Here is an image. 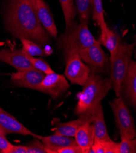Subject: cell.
Returning <instances> with one entry per match:
<instances>
[{"mask_svg": "<svg viewBox=\"0 0 136 153\" xmlns=\"http://www.w3.org/2000/svg\"><path fill=\"white\" fill-rule=\"evenodd\" d=\"M98 42L109 51L111 56L115 53L121 43L119 36L108 27L101 28V36Z\"/></svg>", "mask_w": 136, "mask_h": 153, "instance_id": "18", "label": "cell"}, {"mask_svg": "<svg viewBox=\"0 0 136 153\" xmlns=\"http://www.w3.org/2000/svg\"><path fill=\"white\" fill-rule=\"evenodd\" d=\"M82 87V91L77 95L78 101L74 111L78 116L92 114L112 89L109 78L92 72Z\"/></svg>", "mask_w": 136, "mask_h": 153, "instance_id": "2", "label": "cell"}, {"mask_svg": "<svg viewBox=\"0 0 136 153\" xmlns=\"http://www.w3.org/2000/svg\"><path fill=\"white\" fill-rule=\"evenodd\" d=\"M126 100L131 105L135 108L136 105V63L134 60L131 59L122 84V91Z\"/></svg>", "mask_w": 136, "mask_h": 153, "instance_id": "13", "label": "cell"}, {"mask_svg": "<svg viewBox=\"0 0 136 153\" xmlns=\"http://www.w3.org/2000/svg\"><path fill=\"white\" fill-rule=\"evenodd\" d=\"M93 19L97 23L101 28H106L108 26L104 17V10L102 0H92Z\"/></svg>", "mask_w": 136, "mask_h": 153, "instance_id": "23", "label": "cell"}, {"mask_svg": "<svg viewBox=\"0 0 136 153\" xmlns=\"http://www.w3.org/2000/svg\"><path fill=\"white\" fill-rule=\"evenodd\" d=\"M59 1L63 10L67 29L74 22V19L77 14L76 7L74 5L73 0H59Z\"/></svg>", "mask_w": 136, "mask_h": 153, "instance_id": "20", "label": "cell"}, {"mask_svg": "<svg viewBox=\"0 0 136 153\" xmlns=\"http://www.w3.org/2000/svg\"><path fill=\"white\" fill-rule=\"evenodd\" d=\"M13 145L11 144L5 137V135L0 134V151L3 153H9Z\"/></svg>", "mask_w": 136, "mask_h": 153, "instance_id": "27", "label": "cell"}, {"mask_svg": "<svg viewBox=\"0 0 136 153\" xmlns=\"http://www.w3.org/2000/svg\"><path fill=\"white\" fill-rule=\"evenodd\" d=\"M24 52V51H23ZM25 56L27 57L29 62L31 63L34 68L41 71L45 74H47L54 72L50 66L41 58H36L34 56H30L24 52Z\"/></svg>", "mask_w": 136, "mask_h": 153, "instance_id": "24", "label": "cell"}, {"mask_svg": "<svg viewBox=\"0 0 136 153\" xmlns=\"http://www.w3.org/2000/svg\"><path fill=\"white\" fill-rule=\"evenodd\" d=\"M9 153H27L26 146H13Z\"/></svg>", "mask_w": 136, "mask_h": 153, "instance_id": "29", "label": "cell"}, {"mask_svg": "<svg viewBox=\"0 0 136 153\" xmlns=\"http://www.w3.org/2000/svg\"><path fill=\"white\" fill-rule=\"evenodd\" d=\"M79 55L92 73L110 75L109 59L98 40L94 45L80 51Z\"/></svg>", "mask_w": 136, "mask_h": 153, "instance_id": "5", "label": "cell"}, {"mask_svg": "<svg viewBox=\"0 0 136 153\" xmlns=\"http://www.w3.org/2000/svg\"><path fill=\"white\" fill-rule=\"evenodd\" d=\"M118 143L109 141H94L90 151L93 153H118Z\"/></svg>", "mask_w": 136, "mask_h": 153, "instance_id": "19", "label": "cell"}, {"mask_svg": "<svg viewBox=\"0 0 136 153\" xmlns=\"http://www.w3.org/2000/svg\"><path fill=\"white\" fill-rule=\"evenodd\" d=\"M91 123H86L82 125L74 136L78 145L82 149L84 153L90 152L94 143V125H91Z\"/></svg>", "mask_w": 136, "mask_h": 153, "instance_id": "15", "label": "cell"}, {"mask_svg": "<svg viewBox=\"0 0 136 153\" xmlns=\"http://www.w3.org/2000/svg\"><path fill=\"white\" fill-rule=\"evenodd\" d=\"M0 131L5 135L9 134H18L23 135H31L40 140L42 137L27 129L16 118L3 110L1 107H0Z\"/></svg>", "mask_w": 136, "mask_h": 153, "instance_id": "10", "label": "cell"}, {"mask_svg": "<svg viewBox=\"0 0 136 153\" xmlns=\"http://www.w3.org/2000/svg\"><path fill=\"white\" fill-rule=\"evenodd\" d=\"M0 152H1V151H0Z\"/></svg>", "mask_w": 136, "mask_h": 153, "instance_id": "31", "label": "cell"}, {"mask_svg": "<svg viewBox=\"0 0 136 153\" xmlns=\"http://www.w3.org/2000/svg\"><path fill=\"white\" fill-rule=\"evenodd\" d=\"M134 44L120 43L115 53L110 56V81L117 97L121 96L122 84L132 56Z\"/></svg>", "mask_w": 136, "mask_h": 153, "instance_id": "4", "label": "cell"}, {"mask_svg": "<svg viewBox=\"0 0 136 153\" xmlns=\"http://www.w3.org/2000/svg\"><path fill=\"white\" fill-rule=\"evenodd\" d=\"M109 105L114 115L121 136L127 139L135 138L136 131L134 118L122 97L114 99Z\"/></svg>", "mask_w": 136, "mask_h": 153, "instance_id": "6", "label": "cell"}, {"mask_svg": "<svg viewBox=\"0 0 136 153\" xmlns=\"http://www.w3.org/2000/svg\"><path fill=\"white\" fill-rule=\"evenodd\" d=\"M80 22H88L92 9V0H75Z\"/></svg>", "mask_w": 136, "mask_h": 153, "instance_id": "21", "label": "cell"}, {"mask_svg": "<svg viewBox=\"0 0 136 153\" xmlns=\"http://www.w3.org/2000/svg\"><path fill=\"white\" fill-rule=\"evenodd\" d=\"M42 142L53 153H57L58 150L71 145H78L74 138L54 134L52 135L42 137Z\"/></svg>", "mask_w": 136, "mask_h": 153, "instance_id": "17", "label": "cell"}, {"mask_svg": "<svg viewBox=\"0 0 136 153\" xmlns=\"http://www.w3.org/2000/svg\"><path fill=\"white\" fill-rule=\"evenodd\" d=\"M57 153H84L78 145H71L58 150Z\"/></svg>", "mask_w": 136, "mask_h": 153, "instance_id": "28", "label": "cell"}, {"mask_svg": "<svg viewBox=\"0 0 136 153\" xmlns=\"http://www.w3.org/2000/svg\"><path fill=\"white\" fill-rule=\"evenodd\" d=\"M27 153H53L42 142L35 140L28 146H26Z\"/></svg>", "mask_w": 136, "mask_h": 153, "instance_id": "26", "label": "cell"}, {"mask_svg": "<svg viewBox=\"0 0 136 153\" xmlns=\"http://www.w3.org/2000/svg\"><path fill=\"white\" fill-rule=\"evenodd\" d=\"M0 134H2V133H1V131H0Z\"/></svg>", "mask_w": 136, "mask_h": 153, "instance_id": "30", "label": "cell"}, {"mask_svg": "<svg viewBox=\"0 0 136 153\" xmlns=\"http://www.w3.org/2000/svg\"><path fill=\"white\" fill-rule=\"evenodd\" d=\"M45 76V74L36 68L27 69L13 73L11 82L17 87L36 90Z\"/></svg>", "mask_w": 136, "mask_h": 153, "instance_id": "9", "label": "cell"}, {"mask_svg": "<svg viewBox=\"0 0 136 153\" xmlns=\"http://www.w3.org/2000/svg\"><path fill=\"white\" fill-rule=\"evenodd\" d=\"M96 41L88 29V23L73 22L59 38L58 46L65 57L73 52L79 53L94 45Z\"/></svg>", "mask_w": 136, "mask_h": 153, "instance_id": "3", "label": "cell"}, {"mask_svg": "<svg viewBox=\"0 0 136 153\" xmlns=\"http://www.w3.org/2000/svg\"><path fill=\"white\" fill-rule=\"evenodd\" d=\"M23 45L22 51L31 56H45L46 53L37 43L26 39H20Z\"/></svg>", "mask_w": 136, "mask_h": 153, "instance_id": "22", "label": "cell"}, {"mask_svg": "<svg viewBox=\"0 0 136 153\" xmlns=\"http://www.w3.org/2000/svg\"><path fill=\"white\" fill-rule=\"evenodd\" d=\"M37 17L46 31L54 38L57 36V29L51 10L44 0H31Z\"/></svg>", "mask_w": 136, "mask_h": 153, "instance_id": "11", "label": "cell"}, {"mask_svg": "<svg viewBox=\"0 0 136 153\" xmlns=\"http://www.w3.org/2000/svg\"><path fill=\"white\" fill-rule=\"evenodd\" d=\"M94 119L92 114H86L80 115L78 119L67 123L58 122L56 126L54 134L74 137L78 129L82 125L86 123H92Z\"/></svg>", "mask_w": 136, "mask_h": 153, "instance_id": "14", "label": "cell"}, {"mask_svg": "<svg viewBox=\"0 0 136 153\" xmlns=\"http://www.w3.org/2000/svg\"><path fill=\"white\" fill-rule=\"evenodd\" d=\"M4 22L9 31L19 39H29L41 46L50 40L31 0H9Z\"/></svg>", "mask_w": 136, "mask_h": 153, "instance_id": "1", "label": "cell"}, {"mask_svg": "<svg viewBox=\"0 0 136 153\" xmlns=\"http://www.w3.org/2000/svg\"><path fill=\"white\" fill-rule=\"evenodd\" d=\"M65 77L73 84L83 86L91 73L90 68L81 60L78 52H73L65 57Z\"/></svg>", "mask_w": 136, "mask_h": 153, "instance_id": "7", "label": "cell"}, {"mask_svg": "<svg viewBox=\"0 0 136 153\" xmlns=\"http://www.w3.org/2000/svg\"><path fill=\"white\" fill-rule=\"evenodd\" d=\"M136 140L129 139L123 136H121V142L118 143V153H135Z\"/></svg>", "mask_w": 136, "mask_h": 153, "instance_id": "25", "label": "cell"}, {"mask_svg": "<svg viewBox=\"0 0 136 153\" xmlns=\"http://www.w3.org/2000/svg\"><path fill=\"white\" fill-rule=\"evenodd\" d=\"M94 116V141H109L111 140L108 134L104 117L103 107L100 104L92 114Z\"/></svg>", "mask_w": 136, "mask_h": 153, "instance_id": "16", "label": "cell"}, {"mask_svg": "<svg viewBox=\"0 0 136 153\" xmlns=\"http://www.w3.org/2000/svg\"><path fill=\"white\" fill-rule=\"evenodd\" d=\"M69 87L70 85L65 76L54 71L45 74L43 79L37 85L36 90L48 94L52 98L56 99L64 94Z\"/></svg>", "mask_w": 136, "mask_h": 153, "instance_id": "8", "label": "cell"}, {"mask_svg": "<svg viewBox=\"0 0 136 153\" xmlns=\"http://www.w3.org/2000/svg\"><path fill=\"white\" fill-rule=\"evenodd\" d=\"M0 60L16 68L18 71L34 68L22 50L4 48L0 50Z\"/></svg>", "mask_w": 136, "mask_h": 153, "instance_id": "12", "label": "cell"}]
</instances>
